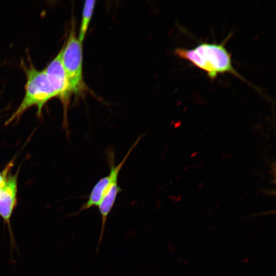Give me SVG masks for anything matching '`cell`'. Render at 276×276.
Returning a JSON list of instances; mask_svg holds the SVG:
<instances>
[{
    "mask_svg": "<svg viewBox=\"0 0 276 276\" xmlns=\"http://www.w3.org/2000/svg\"><path fill=\"white\" fill-rule=\"evenodd\" d=\"M226 41L219 44L203 42L192 49L179 48L174 53L178 57L204 71L211 79H214L219 74L227 73L243 80L233 66L231 54L224 46Z\"/></svg>",
    "mask_w": 276,
    "mask_h": 276,
    "instance_id": "obj_1",
    "label": "cell"
},
{
    "mask_svg": "<svg viewBox=\"0 0 276 276\" xmlns=\"http://www.w3.org/2000/svg\"><path fill=\"white\" fill-rule=\"evenodd\" d=\"M21 65L26 76L25 94L17 108L6 122V125L18 120L32 106L37 107V114L39 117L45 104L50 99L57 98L44 69H37L30 62L26 65L21 61Z\"/></svg>",
    "mask_w": 276,
    "mask_h": 276,
    "instance_id": "obj_2",
    "label": "cell"
},
{
    "mask_svg": "<svg viewBox=\"0 0 276 276\" xmlns=\"http://www.w3.org/2000/svg\"><path fill=\"white\" fill-rule=\"evenodd\" d=\"M61 59L72 94L81 95L85 88L82 72V42L76 36L75 21L63 46Z\"/></svg>",
    "mask_w": 276,
    "mask_h": 276,
    "instance_id": "obj_3",
    "label": "cell"
},
{
    "mask_svg": "<svg viewBox=\"0 0 276 276\" xmlns=\"http://www.w3.org/2000/svg\"><path fill=\"white\" fill-rule=\"evenodd\" d=\"M142 136H140L133 145L130 147L127 153L117 166L114 163V154L111 149H109L107 151L108 164L110 168L109 174L100 178L92 188L87 200L80 207L79 210L75 213V215L81 212L94 206H98L105 193L109 188L112 183L116 180H118L119 173L125 164L129 155L139 143Z\"/></svg>",
    "mask_w": 276,
    "mask_h": 276,
    "instance_id": "obj_4",
    "label": "cell"
},
{
    "mask_svg": "<svg viewBox=\"0 0 276 276\" xmlns=\"http://www.w3.org/2000/svg\"><path fill=\"white\" fill-rule=\"evenodd\" d=\"M62 51L63 47L44 70L50 82L57 95V98L63 104L64 122L65 123L67 109L72 94L62 63Z\"/></svg>",
    "mask_w": 276,
    "mask_h": 276,
    "instance_id": "obj_5",
    "label": "cell"
},
{
    "mask_svg": "<svg viewBox=\"0 0 276 276\" xmlns=\"http://www.w3.org/2000/svg\"><path fill=\"white\" fill-rule=\"evenodd\" d=\"M18 173L17 171L9 175L0 194V217L7 225L11 234V218L17 201Z\"/></svg>",
    "mask_w": 276,
    "mask_h": 276,
    "instance_id": "obj_6",
    "label": "cell"
},
{
    "mask_svg": "<svg viewBox=\"0 0 276 276\" xmlns=\"http://www.w3.org/2000/svg\"><path fill=\"white\" fill-rule=\"evenodd\" d=\"M122 190L118 185V180L114 181L105 193L98 206L102 221L100 235L97 248V250H98L99 245L102 242L103 237L105 224L108 216L114 205L118 194Z\"/></svg>",
    "mask_w": 276,
    "mask_h": 276,
    "instance_id": "obj_7",
    "label": "cell"
},
{
    "mask_svg": "<svg viewBox=\"0 0 276 276\" xmlns=\"http://www.w3.org/2000/svg\"><path fill=\"white\" fill-rule=\"evenodd\" d=\"M96 1H85L82 12V17L80 26L79 36V40L82 42L91 20L93 11L95 6Z\"/></svg>",
    "mask_w": 276,
    "mask_h": 276,
    "instance_id": "obj_8",
    "label": "cell"
},
{
    "mask_svg": "<svg viewBox=\"0 0 276 276\" xmlns=\"http://www.w3.org/2000/svg\"><path fill=\"white\" fill-rule=\"evenodd\" d=\"M13 165V163L12 160L6 165L2 171L0 172V187H3L5 186Z\"/></svg>",
    "mask_w": 276,
    "mask_h": 276,
    "instance_id": "obj_9",
    "label": "cell"
},
{
    "mask_svg": "<svg viewBox=\"0 0 276 276\" xmlns=\"http://www.w3.org/2000/svg\"><path fill=\"white\" fill-rule=\"evenodd\" d=\"M196 153H197V152L194 153L192 155L191 157L195 156V154H196Z\"/></svg>",
    "mask_w": 276,
    "mask_h": 276,
    "instance_id": "obj_10",
    "label": "cell"
},
{
    "mask_svg": "<svg viewBox=\"0 0 276 276\" xmlns=\"http://www.w3.org/2000/svg\"><path fill=\"white\" fill-rule=\"evenodd\" d=\"M3 187H0V194Z\"/></svg>",
    "mask_w": 276,
    "mask_h": 276,
    "instance_id": "obj_11",
    "label": "cell"
}]
</instances>
